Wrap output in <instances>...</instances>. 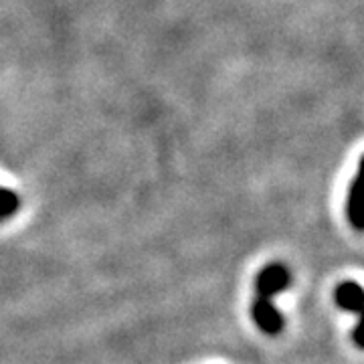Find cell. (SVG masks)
<instances>
[{"label":"cell","mask_w":364,"mask_h":364,"mask_svg":"<svg viewBox=\"0 0 364 364\" xmlns=\"http://www.w3.org/2000/svg\"><path fill=\"white\" fill-rule=\"evenodd\" d=\"M289 286V272L284 263H269L257 275V298L272 299L275 294L284 291Z\"/></svg>","instance_id":"obj_1"},{"label":"cell","mask_w":364,"mask_h":364,"mask_svg":"<svg viewBox=\"0 0 364 364\" xmlns=\"http://www.w3.org/2000/svg\"><path fill=\"white\" fill-rule=\"evenodd\" d=\"M363 287H360V284H356V282H342L336 287V304H338L342 310L360 314L363 312Z\"/></svg>","instance_id":"obj_4"},{"label":"cell","mask_w":364,"mask_h":364,"mask_svg":"<svg viewBox=\"0 0 364 364\" xmlns=\"http://www.w3.org/2000/svg\"><path fill=\"white\" fill-rule=\"evenodd\" d=\"M18 208V196L9 188H0V221L11 217Z\"/></svg>","instance_id":"obj_5"},{"label":"cell","mask_w":364,"mask_h":364,"mask_svg":"<svg viewBox=\"0 0 364 364\" xmlns=\"http://www.w3.org/2000/svg\"><path fill=\"white\" fill-rule=\"evenodd\" d=\"M346 215H348V221L354 225V229H363L364 227L363 174H358V176L354 178L350 191H348V200H346Z\"/></svg>","instance_id":"obj_3"},{"label":"cell","mask_w":364,"mask_h":364,"mask_svg":"<svg viewBox=\"0 0 364 364\" xmlns=\"http://www.w3.org/2000/svg\"><path fill=\"white\" fill-rule=\"evenodd\" d=\"M251 318H253V322L257 324L261 332L267 334V336H277L284 330V326H286L282 314L273 308L272 299H253V304H251Z\"/></svg>","instance_id":"obj_2"}]
</instances>
